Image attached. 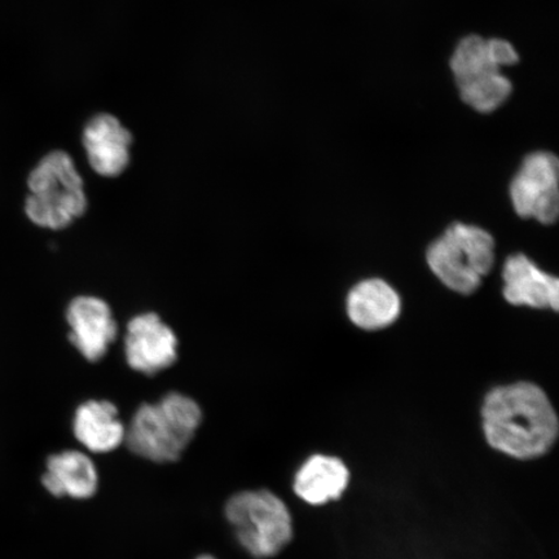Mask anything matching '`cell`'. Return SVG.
<instances>
[{
    "label": "cell",
    "instance_id": "1",
    "mask_svg": "<svg viewBox=\"0 0 559 559\" xmlns=\"http://www.w3.org/2000/svg\"><path fill=\"white\" fill-rule=\"evenodd\" d=\"M481 419L488 444L509 457L539 459L557 442L556 411L534 383L519 382L489 391Z\"/></svg>",
    "mask_w": 559,
    "mask_h": 559
},
{
    "label": "cell",
    "instance_id": "2",
    "mask_svg": "<svg viewBox=\"0 0 559 559\" xmlns=\"http://www.w3.org/2000/svg\"><path fill=\"white\" fill-rule=\"evenodd\" d=\"M200 405L190 396L170 393L156 404H143L132 417L124 440L140 457L155 463L177 461L198 431Z\"/></svg>",
    "mask_w": 559,
    "mask_h": 559
},
{
    "label": "cell",
    "instance_id": "3",
    "mask_svg": "<svg viewBox=\"0 0 559 559\" xmlns=\"http://www.w3.org/2000/svg\"><path fill=\"white\" fill-rule=\"evenodd\" d=\"M31 194L25 200V214L35 226L67 228L85 214V183L72 157L62 151L48 153L34 167L27 179Z\"/></svg>",
    "mask_w": 559,
    "mask_h": 559
},
{
    "label": "cell",
    "instance_id": "4",
    "mask_svg": "<svg viewBox=\"0 0 559 559\" xmlns=\"http://www.w3.org/2000/svg\"><path fill=\"white\" fill-rule=\"evenodd\" d=\"M493 249L492 236L486 230L456 223L431 245L428 263L450 289L471 295L478 289L481 277L491 271Z\"/></svg>",
    "mask_w": 559,
    "mask_h": 559
},
{
    "label": "cell",
    "instance_id": "5",
    "mask_svg": "<svg viewBox=\"0 0 559 559\" xmlns=\"http://www.w3.org/2000/svg\"><path fill=\"white\" fill-rule=\"evenodd\" d=\"M226 514L237 539L255 558L274 557L292 540L289 510L267 489L235 495L228 501Z\"/></svg>",
    "mask_w": 559,
    "mask_h": 559
},
{
    "label": "cell",
    "instance_id": "6",
    "mask_svg": "<svg viewBox=\"0 0 559 559\" xmlns=\"http://www.w3.org/2000/svg\"><path fill=\"white\" fill-rule=\"evenodd\" d=\"M558 169L555 155L536 152L524 159L519 174L510 186L513 205L522 218H535L551 225L558 218Z\"/></svg>",
    "mask_w": 559,
    "mask_h": 559
},
{
    "label": "cell",
    "instance_id": "7",
    "mask_svg": "<svg viewBox=\"0 0 559 559\" xmlns=\"http://www.w3.org/2000/svg\"><path fill=\"white\" fill-rule=\"evenodd\" d=\"M128 365L144 374H156L178 359V338L158 314L148 312L130 320L124 338Z\"/></svg>",
    "mask_w": 559,
    "mask_h": 559
},
{
    "label": "cell",
    "instance_id": "8",
    "mask_svg": "<svg viewBox=\"0 0 559 559\" xmlns=\"http://www.w3.org/2000/svg\"><path fill=\"white\" fill-rule=\"evenodd\" d=\"M67 321L70 328L69 341L88 361L104 358L116 341L117 321L109 305L100 298H74L68 307Z\"/></svg>",
    "mask_w": 559,
    "mask_h": 559
},
{
    "label": "cell",
    "instance_id": "9",
    "mask_svg": "<svg viewBox=\"0 0 559 559\" xmlns=\"http://www.w3.org/2000/svg\"><path fill=\"white\" fill-rule=\"evenodd\" d=\"M88 164L102 177L115 178L130 164L132 135L111 115H97L87 122L82 136Z\"/></svg>",
    "mask_w": 559,
    "mask_h": 559
},
{
    "label": "cell",
    "instance_id": "10",
    "mask_svg": "<svg viewBox=\"0 0 559 559\" xmlns=\"http://www.w3.org/2000/svg\"><path fill=\"white\" fill-rule=\"evenodd\" d=\"M504 297L514 306H530L534 309H551L558 311V278L545 274L523 254L509 257L504 271Z\"/></svg>",
    "mask_w": 559,
    "mask_h": 559
},
{
    "label": "cell",
    "instance_id": "11",
    "mask_svg": "<svg viewBox=\"0 0 559 559\" xmlns=\"http://www.w3.org/2000/svg\"><path fill=\"white\" fill-rule=\"evenodd\" d=\"M349 472L338 457L314 454L299 467L295 479V492L307 504L324 506L338 500L346 491Z\"/></svg>",
    "mask_w": 559,
    "mask_h": 559
},
{
    "label": "cell",
    "instance_id": "12",
    "mask_svg": "<svg viewBox=\"0 0 559 559\" xmlns=\"http://www.w3.org/2000/svg\"><path fill=\"white\" fill-rule=\"evenodd\" d=\"M347 312L353 323L361 330H382L400 317L401 298L382 280H367L349 292Z\"/></svg>",
    "mask_w": 559,
    "mask_h": 559
},
{
    "label": "cell",
    "instance_id": "13",
    "mask_svg": "<svg viewBox=\"0 0 559 559\" xmlns=\"http://www.w3.org/2000/svg\"><path fill=\"white\" fill-rule=\"evenodd\" d=\"M73 428L80 443L95 453L116 450L126 435L116 405L107 401L83 403L75 412Z\"/></svg>",
    "mask_w": 559,
    "mask_h": 559
},
{
    "label": "cell",
    "instance_id": "14",
    "mask_svg": "<svg viewBox=\"0 0 559 559\" xmlns=\"http://www.w3.org/2000/svg\"><path fill=\"white\" fill-rule=\"evenodd\" d=\"M41 481L56 498L88 499L96 492L97 473L86 454L67 451L48 459Z\"/></svg>",
    "mask_w": 559,
    "mask_h": 559
},
{
    "label": "cell",
    "instance_id": "15",
    "mask_svg": "<svg viewBox=\"0 0 559 559\" xmlns=\"http://www.w3.org/2000/svg\"><path fill=\"white\" fill-rule=\"evenodd\" d=\"M451 69L459 87L479 76L500 72L489 52L488 40L478 35H469L460 41L451 59Z\"/></svg>",
    "mask_w": 559,
    "mask_h": 559
},
{
    "label": "cell",
    "instance_id": "16",
    "mask_svg": "<svg viewBox=\"0 0 559 559\" xmlns=\"http://www.w3.org/2000/svg\"><path fill=\"white\" fill-rule=\"evenodd\" d=\"M459 88L461 99L480 114L500 108L513 91L512 82L500 72L479 76Z\"/></svg>",
    "mask_w": 559,
    "mask_h": 559
},
{
    "label": "cell",
    "instance_id": "17",
    "mask_svg": "<svg viewBox=\"0 0 559 559\" xmlns=\"http://www.w3.org/2000/svg\"><path fill=\"white\" fill-rule=\"evenodd\" d=\"M489 52H491L496 64L499 67L514 66L519 62V53L515 48L507 40L502 39H489L488 40Z\"/></svg>",
    "mask_w": 559,
    "mask_h": 559
},
{
    "label": "cell",
    "instance_id": "18",
    "mask_svg": "<svg viewBox=\"0 0 559 559\" xmlns=\"http://www.w3.org/2000/svg\"><path fill=\"white\" fill-rule=\"evenodd\" d=\"M198 559H214V558H213V557H210V556H202V557H200V558H198Z\"/></svg>",
    "mask_w": 559,
    "mask_h": 559
}]
</instances>
